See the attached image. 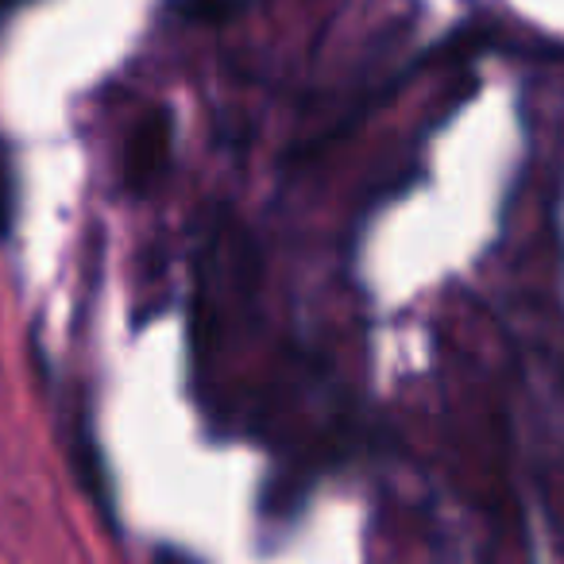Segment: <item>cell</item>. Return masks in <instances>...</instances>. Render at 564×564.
<instances>
[{
  "label": "cell",
  "mask_w": 564,
  "mask_h": 564,
  "mask_svg": "<svg viewBox=\"0 0 564 564\" xmlns=\"http://www.w3.org/2000/svg\"><path fill=\"white\" fill-rule=\"evenodd\" d=\"M166 159H171V124L166 120H148L132 132V143H128V178L132 186H148L163 174Z\"/></svg>",
  "instance_id": "1"
},
{
  "label": "cell",
  "mask_w": 564,
  "mask_h": 564,
  "mask_svg": "<svg viewBox=\"0 0 564 564\" xmlns=\"http://www.w3.org/2000/svg\"><path fill=\"white\" fill-rule=\"evenodd\" d=\"M12 228V182L0 171V236H9Z\"/></svg>",
  "instance_id": "2"
}]
</instances>
